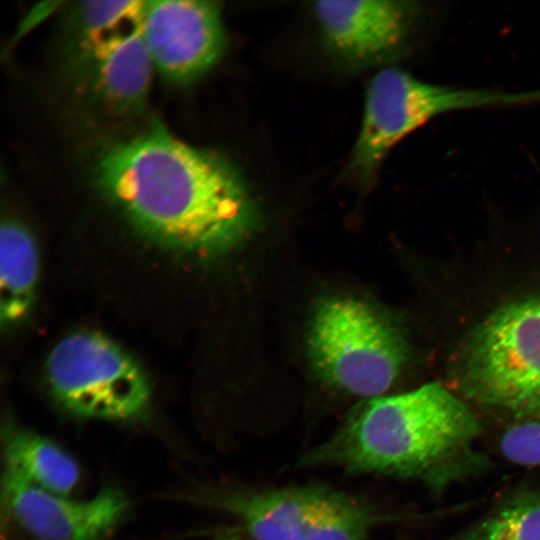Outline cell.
<instances>
[{
	"mask_svg": "<svg viewBox=\"0 0 540 540\" xmlns=\"http://www.w3.org/2000/svg\"><path fill=\"white\" fill-rule=\"evenodd\" d=\"M95 178L137 231L179 253H224L258 225L257 201L240 171L160 124L108 148Z\"/></svg>",
	"mask_w": 540,
	"mask_h": 540,
	"instance_id": "cell-1",
	"label": "cell"
},
{
	"mask_svg": "<svg viewBox=\"0 0 540 540\" xmlns=\"http://www.w3.org/2000/svg\"><path fill=\"white\" fill-rule=\"evenodd\" d=\"M482 431V423L461 399L430 382L368 399L300 464L421 480L440 492L486 466V457L476 448Z\"/></svg>",
	"mask_w": 540,
	"mask_h": 540,
	"instance_id": "cell-2",
	"label": "cell"
},
{
	"mask_svg": "<svg viewBox=\"0 0 540 540\" xmlns=\"http://www.w3.org/2000/svg\"><path fill=\"white\" fill-rule=\"evenodd\" d=\"M455 377L481 406L540 419V292L502 302L476 323L461 344Z\"/></svg>",
	"mask_w": 540,
	"mask_h": 540,
	"instance_id": "cell-3",
	"label": "cell"
},
{
	"mask_svg": "<svg viewBox=\"0 0 540 540\" xmlns=\"http://www.w3.org/2000/svg\"><path fill=\"white\" fill-rule=\"evenodd\" d=\"M307 344L322 381L368 399L391 387L408 356L406 338L393 321L367 303L345 297L317 304Z\"/></svg>",
	"mask_w": 540,
	"mask_h": 540,
	"instance_id": "cell-4",
	"label": "cell"
},
{
	"mask_svg": "<svg viewBox=\"0 0 540 540\" xmlns=\"http://www.w3.org/2000/svg\"><path fill=\"white\" fill-rule=\"evenodd\" d=\"M54 398L84 417L129 419L150 400L143 369L112 340L96 332H77L59 341L46 362Z\"/></svg>",
	"mask_w": 540,
	"mask_h": 540,
	"instance_id": "cell-5",
	"label": "cell"
},
{
	"mask_svg": "<svg viewBox=\"0 0 540 540\" xmlns=\"http://www.w3.org/2000/svg\"><path fill=\"white\" fill-rule=\"evenodd\" d=\"M313 11L329 52L349 67L364 68L403 55L424 8L416 1L325 0Z\"/></svg>",
	"mask_w": 540,
	"mask_h": 540,
	"instance_id": "cell-6",
	"label": "cell"
},
{
	"mask_svg": "<svg viewBox=\"0 0 540 540\" xmlns=\"http://www.w3.org/2000/svg\"><path fill=\"white\" fill-rule=\"evenodd\" d=\"M140 28L153 66L176 83L200 77L225 48L221 8L214 1H143Z\"/></svg>",
	"mask_w": 540,
	"mask_h": 540,
	"instance_id": "cell-7",
	"label": "cell"
},
{
	"mask_svg": "<svg viewBox=\"0 0 540 540\" xmlns=\"http://www.w3.org/2000/svg\"><path fill=\"white\" fill-rule=\"evenodd\" d=\"M443 112L444 100L436 83L396 67L381 70L367 88L352 171L368 180L398 142Z\"/></svg>",
	"mask_w": 540,
	"mask_h": 540,
	"instance_id": "cell-8",
	"label": "cell"
},
{
	"mask_svg": "<svg viewBox=\"0 0 540 540\" xmlns=\"http://www.w3.org/2000/svg\"><path fill=\"white\" fill-rule=\"evenodd\" d=\"M70 66L81 90L112 110L140 107L153 67L140 19L97 37L78 39Z\"/></svg>",
	"mask_w": 540,
	"mask_h": 540,
	"instance_id": "cell-9",
	"label": "cell"
},
{
	"mask_svg": "<svg viewBox=\"0 0 540 540\" xmlns=\"http://www.w3.org/2000/svg\"><path fill=\"white\" fill-rule=\"evenodd\" d=\"M4 491L18 524L39 540H106L127 509L124 495L107 488L87 501H73L6 470Z\"/></svg>",
	"mask_w": 540,
	"mask_h": 540,
	"instance_id": "cell-10",
	"label": "cell"
},
{
	"mask_svg": "<svg viewBox=\"0 0 540 540\" xmlns=\"http://www.w3.org/2000/svg\"><path fill=\"white\" fill-rule=\"evenodd\" d=\"M338 492L320 485L226 495L219 504L237 516L254 540H302Z\"/></svg>",
	"mask_w": 540,
	"mask_h": 540,
	"instance_id": "cell-11",
	"label": "cell"
},
{
	"mask_svg": "<svg viewBox=\"0 0 540 540\" xmlns=\"http://www.w3.org/2000/svg\"><path fill=\"white\" fill-rule=\"evenodd\" d=\"M39 256L31 232L17 221L0 229V320L9 326L22 320L33 302Z\"/></svg>",
	"mask_w": 540,
	"mask_h": 540,
	"instance_id": "cell-12",
	"label": "cell"
},
{
	"mask_svg": "<svg viewBox=\"0 0 540 540\" xmlns=\"http://www.w3.org/2000/svg\"><path fill=\"white\" fill-rule=\"evenodd\" d=\"M7 470L55 494L75 487L79 467L74 459L51 440L8 425L4 431Z\"/></svg>",
	"mask_w": 540,
	"mask_h": 540,
	"instance_id": "cell-13",
	"label": "cell"
},
{
	"mask_svg": "<svg viewBox=\"0 0 540 540\" xmlns=\"http://www.w3.org/2000/svg\"><path fill=\"white\" fill-rule=\"evenodd\" d=\"M461 540H540V493L526 490L514 494Z\"/></svg>",
	"mask_w": 540,
	"mask_h": 540,
	"instance_id": "cell-14",
	"label": "cell"
},
{
	"mask_svg": "<svg viewBox=\"0 0 540 540\" xmlns=\"http://www.w3.org/2000/svg\"><path fill=\"white\" fill-rule=\"evenodd\" d=\"M378 519L370 505L338 492L313 520L302 540H367Z\"/></svg>",
	"mask_w": 540,
	"mask_h": 540,
	"instance_id": "cell-15",
	"label": "cell"
},
{
	"mask_svg": "<svg viewBox=\"0 0 540 540\" xmlns=\"http://www.w3.org/2000/svg\"><path fill=\"white\" fill-rule=\"evenodd\" d=\"M143 1H83L72 11L77 40L114 31L141 16Z\"/></svg>",
	"mask_w": 540,
	"mask_h": 540,
	"instance_id": "cell-16",
	"label": "cell"
},
{
	"mask_svg": "<svg viewBox=\"0 0 540 540\" xmlns=\"http://www.w3.org/2000/svg\"><path fill=\"white\" fill-rule=\"evenodd\" d=\"M499 451L513 464L540 465V419L520 421L506 429L499 441Z\"/></svg>",
	"mask_w": 540,
	"mask_h": 540,
	"instance_id": "cell-17",
	"label": "cell"
},
{
	"mask_svg": "<svg viewBox=\"0 0 540 540\" xmlns=\"http://www.w3.org/2000/svg\"><path fill=\"white\" fill-rule=\"evenodd\" d=\"M62 4L59 1H45L38 3L36 6L31 8L23 20L20 22L19 27L16 30L13 40H18L31 29H33L37 24L42 22L46 17H48L57 7Z\"/></svg>",
	"mask_w": 540,
	"mask_h": 540,
	"instance_id": "cell-18",
	"label": "cell"
},
{
	"mask_svg": "<svg viewBox=\"0 0 540 540\" xmlns=\"http://www.w3.org/2000/svg\"><path fill=\"white\" fill-rule=\"evenodd\" d=\"M216 540H242V539L235 536H225V537L218 538Z\"/></svg>",
	"mask_w": 540,
	"mask_h": 540,
	"instance_id": "cell-19",
	"label": "cell"
}]
</instances>
